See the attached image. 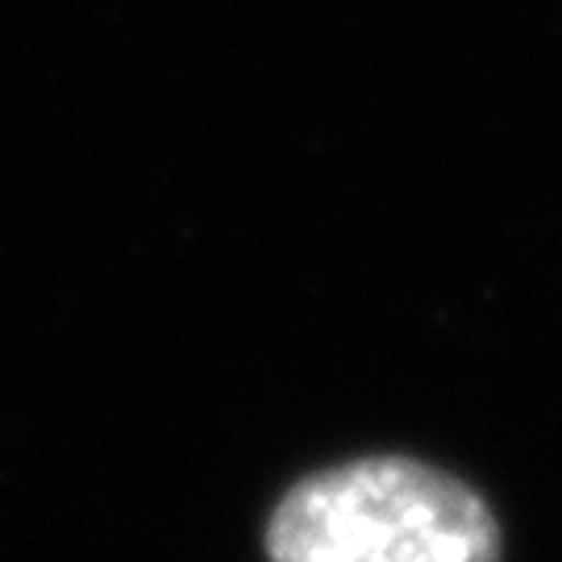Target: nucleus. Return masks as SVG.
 Instances as JSON below:
<instances>
[{
  "label": "nucleus",
  "instance_id": "1",
  "mask_svg": "<svg viewBox=\"0 0 562 562\" xmlns=\"http://www.w3.org/2000/svg\"><path fill=\"white\" fill-rule=\"evenodd\" d=\"M501 550L480 492L396 454L308 475L267 521V562H501Z\"/></svg>",
  "mask_w": 562,
  "mask_h": 562
}]
</instances>
